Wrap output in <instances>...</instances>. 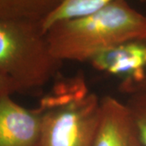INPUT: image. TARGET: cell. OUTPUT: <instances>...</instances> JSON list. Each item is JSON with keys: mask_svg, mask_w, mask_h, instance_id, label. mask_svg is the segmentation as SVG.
I'll return each instance as SVG.
<instances>
[{"mask_svg": "<svg viewBox=\"0 0 146 146\" xmlns=\"http://www.w3.org/2000/svg\"><path fill=\"white\" fill-rule=\"evenodd\" d=\"M46 33L58 58L89 62L112 47L146 38V16L126 0H115L88 16L57 21Z\"/></svg>", "mask_w": 146, "mask_h": 146, "instance_id": "1", "label": "cell"}, {"mask_svg": "<svg viewBox=\"0 0 146 146\" xmlns=\"http://www.w3.org/2000/svg\"><path fill=\"white\" fill-rule=\"evenodd\" d=\"M63 62L51 51L42 23L0 20V95L40 94L60 76Z\"/></svg>", "mask_w": 146, "mask_h": 146, "instance_id": "2", "label": "cell"}, {"mask_svg": "<svg viewBox=\"0 0 146 146\" xmlns=\"http://www.w3.org/2000/svg\"><path fill=\"white\" fill-rule=\"evenodd\" d=\"M42 119L36 146H92L98 126L101 99L83 73L59 76L36 107Z\"/></svg>", "mask_w": 146, "mask_h": 146, "instance_id": "3", "label": "cell"}, {"mask_svg": "<svg viewBox=\"0 0 146 146\" xmlns=\"http://www.w3.org/2000/svg\"><path fill=\"white\" fill-rule=\"evenodd\" d=\"M89 63L100 72L117 79L120 93L129 97L146 94V38L112 47Z\"/></svg>", "mask_w": 146, "mask_h": 146, "instance_id": "4", "label": "cell"}, {"mask_svg": "<svg viewBox=\"0 0 146 146\" xmlns=\"http://www.w3.org/2000/svg\"><path fill=\"white\" fill-rule=\"evenodd\" d=\"M42 119L36 108L21 106L8 95H0V146H36Z\"/></svg>", "mask_w": 146, "mask_h": 146, "instance_id": "5", "label": "cell"}, {"mask_svg": "<svg viewBox=\"0 0 146 146\" xmlns=\"http://www.w3.org/2000/svg\"><path fill=\"white\" fill-rule=\"evenodd\" d=\"M138 141L127 106L111 96L102 98L99 123L92 146H136Z\"/></svg>", "mask_w": 146, "mask_h": 146, "instance_id": "6", "label": "cell"}, {"mask_svg": "<svg viewBox=\"0 0 146 146\" xmlns=\"http://www.w3.org/2000/svg\"><path fill=\"white\" fill-rule=\"evenodd\" d=\"M63 0H0V20H25L44 23Z\"/></svg>", "mask_w": 146, "mask_h": 146, "instance_id": "7", "label": "cell"}, {"mask_svg": "<svg viewBox=\"0 0 146 146\" xmlns=\"http://www.w3.org/2000/svg\"><path fill=\"white\" fill-rule=\"evenodd\" d=\"M115 0H63L61 5L43 23L45 32L54 23L88 16L102 9ZM145 2L146 0H141Z\"/></svg>", "mask_w": 146, "mask_h": 146, "instance_id": "8", "label": "cell"}, {"mask_svg": "<svg viewBox=\"0 0 146 146\" xmlns=\"http://www.w3.org/2000/svg\"><path fill=\"white\" fill-rule=\"evenodd\" d=\"M126 105L133 118L141 145L146 146V94L130 96Z\"/></svg>", "mask_w": 146, "mask_h": 146, "instance_id": "9", "label": "cell"}, {"mask_svg": "<svg viewBox=\"0 0 146 146\" xmlns=\"http://www.w3.org/2000/svg\"><path fill=\"white\" fill-rule=\"evenodd\" d=\"M136 146H142V145H141V142H140V141L137 142V144L136 145Z\"/></svg>", "mask_w": 146, "mask_h": 146, "instance_id": "10", "label": "cell"}]
</instances>
